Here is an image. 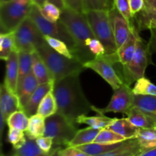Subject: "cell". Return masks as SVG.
Here are the masks:
<instances>
[{"label":"cell","instance_id":"cell-1","mask_svg":"<svg viewBox=\"0 0 156 156\" xmlns=\"http://www.w3.org/2000/svg\"><path fill=\"white\" fill-rule=\"evenodd\" d=\"M79 75L80 73H76L55 81L53 88L57 103V113L74 123L79 116L87 115L92 106L84 94Z\"/></svg>","mask_w":156,"mask_h":156},{"label":"cell","instance_id":"cell-2","mask_svg":"<svg viewBox=\"0 0 156 156\" xmlns=\"http://www.w3.org/2000/svg\"><path fill=\"white\" fill-rule=\"evenodd\" d=\"M60 20L73 37L76 44L73 53L75 58L85 64L92 60L95 56L89 50L90 43L95 37L83 12H79L66 7L61 11Z\"/></svg>","mask_w":156,"mask_h":156},{"label":"cell","instance_id":"cell-3","mask_svg":"<svg viewBox=\"0 0 156 156\" xmlns=\"http://www.w3.org/2000/svg\"><path fill=\"white\" fill-rule=\"evenodd\" d=\"M37 52L47 65L54 82L70 75L81 73L86 69L76 58L69 59L58 53L46 41L38 47Z\"/></svg>","mask_w":156,"mask_h":156},{"label":"cell","instance_id":"cell-4","mask_svg":"<svg viewBox=\"0 0 156 156\" xmlns=\"http://www.w3.org/2000/svg\"><path fill=\"white\" fill-rule=\"evenodd\" d=\"M152 54L148 43L138 37L136 48L132 60L126 66L121 67L118 74L125 85L130 86L138 79L144 77L145 71L148 66L152 63Z\"/></svg>","mask_w":156,"mask_h":156},{"label":"cell","instance_id":"cell-5","mask_svg":"<svg viewBox=\"0 0 156 156\" xmlns=\"http://www.w3.org/2000/svg\"><path fill=\"white\" fill-rule=\"evenodd\" d=\"M95 37L102 43L107 55H114L118 50L110 23L108 11H89L85 13Z\"/></svg>","mask_w":156,"mask_h":156},{"label":"cell","instance_id":"cell-6","mask_svg":"<svg viewBox=\"0 0 156 156\" xmlns=\"http://www.w3.org/2000/svg\"><path fill=\"white\" fill-rule=\"evenodd\" d=\"M28 17L33 21L43 35H49L64 41L73 54L75 53L76 50V42L60 20L56 23L48 21L41 13L39 7L32 3L30 5Z\"/></svg>","mask_w":156,"mask_h":156},{"label":"cell","instance_id":"cell-7","mask_svg":"<svg viewBox=\"0 0 156 156\" xmlns=\"http://www.w3.org/2000/svg\"><path fill=\"white\" fill-rule=\"evenodd\" d=\"M45 136L51 137L56 146L68 147L79 129L75 123L58 113L46 118Z\"/></svg>","mask_w":156,"mask_h":156},{"label":"cell","instance_id":"cell-8","mask_svg":"<svg viewBox=\"0 0 156 156\" xmlns=\"http://www.w3.org/2000/svg\"><path fill=\"white\" fill-rule=\"evenodd\" d=\"M30 5L21 4L15 0L0 2L1 33L14 32L28 16Z\"/></svg>","mask_w":156,"mask_h":156},{"label":"cell","instance_id":"cell-9","mask_svg":"<svg viewBox=\"0 0 156 156\" xmlns=\"http://www.w3.org/2000/svg\"><path fill=\"white\" fill-rule=\"evenodd\" d=\"M16 51L34 53L45 41L44 35L28 16L14 31Z\"/></svg>","mask_w":156,"mask_h":156},{"label":"cell","instance_id":"cell-10","mask_svg":"<svg viewBox=\"0 0 156 156\" xmlns=\"http://www.w3.org/2000/svg\"><path fill=\"white\" fill-rule=\"evenodd\" d=\"M133 98L134 94L130 86L123 84L120 88L114 90L108 106L105 108H98L92 105L91 111H94L99 115H105L109 112L122 113L126 115L133 108Z\"/></svg>","mask_w":156,"mask_h":156},{"label":"cell","instance_id":"cell-11","mask_svg":"<svg viewBox=\"0 0 156 156\" xmlns=\"http://www.w3.org/2000/svg\"><path fill=\"white\" fill-rule=\"evenodd\" d=\"M86 69H90L100 75L108 84L112 89L116 90L123 85V82L114 69V65L106 55L95 57L92 60L84 64Z\"/></svg>","mask_w":156,"mask_h":156},{"label":"cell","instance_id":"cell-12","mask_svg":"<svg viewBox=\"0 0 156 156\" xmlns=\"http://www.w3.org/2000/svg\"><path fill=\"white\" fill-rule=\"evenodd\" d=\"M20 104L18 95L12 93L2 83L0 86V128L1 136H2L5 124L8 119L15 111H20Z\"/></svg>","mask_w":156,"mask_h":156},{"label":"cell","instance_id":"cell-13","mask_svg":"<svg viewBox=\"0 0 156 156\" xmlns=\"http://www.w3.org/2000/svg\"><path fill=\"white\" fill-rule=\"evenodd\" d=\"M110 23L118 49L126 42L131 31L130 23L114 6L108 11Z\"/></svg>","mask_w":156,"mask_h":156},{"label":"cell","instance_id":"cell-14","mask_svg":"<svg viewBox=\"0 0 156 156\" xmlns=\"http://www.w3.org/2000/svg\"><path fill=\"white\" fill-rule=\"evenodd\" d=\"M131 31L126 42L118 49L117 53V64H120L121 67L126 66L132 60L136 48V42L138 37L140 36V31L134 23L130 21Z\"/></svg>","mask_w":156,"mask_h":156},{"label":"cell","instance_id":"cell-15","mask_svg":"<svg viewBox=\"0 0 156 156\" xmlns=\"http://www.w3.org/2000/svg\"><path fill=\"white\" fill-rule=\"evenodd\" d=\"M18 75H19V62L18 53L14 51L5 61V76L4 82L6 87L14 94H17Z\"/></svg>","mask_w":156,"mask_h":156},{"label":"cell","instance_id":"cell-16","mask_svg":"<svg viewBox=\"0 0 156 156\" xmlns=\"http://www.w3.org/2000/svg\"><path fill=\"white\" fill-rule=\"evenodd\" d=\"M53 84H54V82H50L40 84L38 85V87L36 88L34 92L33 93L31 97L30 98L28 101L22 109V111L27 114V117H30L31 116L37 114L40 104L44 98V97L50 91L53 90Z\"/></svg>","mask_w":156,"mask_h":156},{"label":"cell","instance_id":"cell-17","mask_svg":"<svg viewBox=\"0 0 156 156\" xmlns=\"http://www.w3.org/2000/svg\"><path fill=\"white\" fill-rule=\"evenodd\" d=\"M131 21L140 32L156 28V10L145 3L143 10L133 16Z\"/></svg>","mask_w":156,"mask_h":156},{"label":"cell","instance_id":"cell-18","mask_svg":"<svg viewBox=\"0 0 156 156\" xmlns=\"http://www.w3.org/2000/svg\"><path fill=\"white\" fill-rule=\"evenodd\" d=\"M39 85L40 84L37 79L32 72L25 78L21 85L18 87V90H17V95H18V100H19L21 111H22L24 105L27 104V102L28 101L30 98L31 97V95Z\"/></svg>","mask_w":156,"mask_h":156},{"label":"cell","instance_id":"cell-19","mask_svg":"<svg viewBox=\"0 0 156 156\" xmlns=\"http://www.w3.org/2000/svg\"><path fill=\"white\" fill-rule=\"evenodd\" d=\"M143 152L136 138L126 140L116 149L96 156H139Z\"/></svg>","mask_w":156,"mask_h":156},{"label":"cell","instance_id":"cell-20","mask_svg":"<svg viewBox=\"0 0 156 156\" xmlns=\"http://www.w3.org/2000/svg\"><path fill=\"white\" fill-rule=\"evenodd\" d=\"M107 128L120 134V136L124 137L126 140L136 138L137 134H138L139 130L140 129V128L134 126L128 120V118H116L115 120L112 123V124H111Z\"/></svg>","mask_w":156,"mask_h":156},{"label":"cell","instance_id":"cell-21","mask_svg":"<svg viewBox=\"0 0 156 156\" xmlns=\"http://www.w3.org/2000/svg\"><path fill=\"white\" fill-rule=\"evenodd\" d=\"M32 56H33L32 72L37 79L39 84L54 82L50 70L48 69L47 65L41 57L39 53L35 51L32 53Z\"/></svg>","mask_w":156,"mask_h":156},{"label":"cell","instance_id":"cell-22","mask_svg":"<svg viewBox=\"0 0 156 156\" xmlns=\"http://www.w3.org/2000/svg\"><path fill=\"white\" fill-rule=\"evenodd\" d=\"M127 118L133 124L138 128L155 127V121L152 117L136 107H133L127 114Z\"/></svg>","mask_w":156,"mask_h":156},{"label":"cell","instance_id":"cell-23","mask_svg":"<svg viewBox=\"0 0 156 156\" xmlns=\"http://www.w3.org/2000/svg\"><path fill=\"white\" fill-rule=\"evenodd\" d=\"M133 107H136L140 109L146 114L152 117L155 121L156 95H136L134 94Z\"/></svg>","mask_w":156,"mask_h":156},{"label":"cell","instance_id":"cell-24","mask_svg":"<svg viewBox=\"0 0 156 156\" xmlns=\"http://www.w3.org/2000/svg\"><path fill=\"white\" fill-rule=\"evenodd\" d=\"M45 120L44 117L37 114L29 117L28 127L24 132L26 136L28 139L34 140L44 136L46 129Z\"/></svg>","mask_w":156,"mask_h":156},{"label":"cell","instance_id":"cell-25","mask_svg":"<svg viewBox=\"0 0 156 156\" xmlns=\"http://www.w3.org/2000/svg\"><path fill=\"white\" fill-rule=\"evenodd\" d=\"M101 130V129H95L91 126H88V127L82 129H79L77 133L76 134L73 140L70 142L68 146L77 147V146H82V145L94 143Z\"/></svg>","mask_w":156,"mask_h":156},{"label":"cell","instance_id":"cell-26","mask_svg":"<svg viewBox=\"0 0 156 156\" xmlns=\"http://www.w3.org/2000/svg\"><path fill=\"white\" fill-rule=\"evenodd\" d=\"M116 118H110L105 115H99L95 117H88L86 114L81 115L76 119V123L86 124L95 129H102L108 127Z\"/></svg>","mask_w":156,"mask_h":156},{"label":"cell","instance_id":"cell-27","mask_svg":"<svg viewBox=\"0 0 156 156\" xmlns=\"http://www.w3.org/2000/svg\"><path fill=\"white\" fill-rule=\"evenodd\" d=\"M18 62H19V75H18V88L21 85L25 78L32 73L33 56L32 53L25 51H18Z\"/></svg>","mask_w":156,"mask_h":156},{"label":"cell","instance_id":"cell-28","mask_svg":"<svg viewBox=\"0 0 156 156\" xmlns=\"http://www.w3.org/2000/svg\"><path fill=\"white\" fill-rule=\"evenodd\" d=\"M143 152L156 147L155 128H140L136 136Z\"/></svg>","mask_w":156,"mask_h":156},{"label":"cell","instance_id":"cell-29","mask_svg":"<svg viewBox=\"0 0 156 156\" xmlns=\"http://www.w3.org/2000/svg\"><path fill=\"white\" fill-rule=\"evenodd\" d=\"M57 103H56V98H55L53 90H52L44 97L42 101L41 102L37 114L46 119L47 117L54 115L55 114L57 113Z\"/></svg>","mask_w":156,"mask_h":156},{"label":"cell","instance_id":"cell-30","mask_svg":"<svg viewBox=\"0 0 156 156\" xmlns=\"http://www.w3.org/2000/svg\"><path fill=\"white\" fill-rule=\"evenodd\" d=\"M16 51L14 32L0 34V59L6 61L11 53Z\"/></svg>","mask_w":156,"mask_h":156},{"label":"cell","instance_id":"cell-31","mask_svg":"<svg viewBox=\"0 0 156 156\" xmlns=\"http://www.w3.org/2000/svg\"><path fill=\"white\" fill-rule=\"evenodd\" d=\"M123 142L114 144H101V143H92L86 145H82V146H77L78 149L83 151L86 154L90 156H96L105 154L106 152H110L113 149H116L122 144Z\"/></svg>","mask_w":156,"mask_h":156},{"label":"cell","instance_id":"cell-32","mask_svg":"<svg viewBox=\"0 0 156 156\" xmlns=\"http://www.w3.org/2000/svg\"><path fill=\"white\" fill-rule=\"evenodd\" d=\"M115 0H82L83 13L89 11H110L115 6Z\"/></svg>","mask_w":156,"mask_h":156},{"label":"cell","instance_id":"cell-33","mask_svg":"<svg viewBox=\"0 0 156 156\" xmlns=\"http://www.w3.org/2000/svg\"><path fill=\"white\" fill-rule=\"evenodd\" d=\"M7 124L9 127L15 128L25 132L28 127L29 117L23 111H17L9 117Z\"/></svg>","mask_w":156,"mask_h":156},{"label":"cell","instance_id":"cell-34","mask_svg":"<svg viewBox=\"0 0 156 156\" xmlns=\"http://www.w3.org/2000/svg\"><path fill=\"white\" fill-rule=\"evenodd\" d=\"M132 90L136 95H156V85L145 77L138 79Z\"/></svg>","mask_w":156,"mask_h":156},{"label":"cell","instance_id":"cell-35","mask_svg":"<svg viewBox=\"0 0 156 156\" xmlns=\"http://www.w3.org/2000/svg\"><path fill=\"white\" fill-rule=\"evenodd\" d=\"M15 155L16 156H50V154L43 152L34 140H30L27 137L25 145L21 149H17Z\"/></svg>","mask_w":156,"mask_h":156},{"label":"cell","instance_id":"cell-36","mask_svg":"<svg viewBox=\"0 0 156 156\" xmlns=\"http://www.w3.org/2000/svg\"><path fill=\"white\" fill-rule=\"evenodd\" d=\"M44 38L47 44L58 53L62 55V56H65L66 57L69 58V59L75 58L70 49L69 48L67 44L64 41H61L58 38L49 36V35H44Z\"/></svg>","mask_w":156,"mask_h":156},{"label":"cell","instance_id":"cell-37","mask_svg":"<svg viewBox=\"0 0 156 156\" xmlns=\"http://www.w3.org/2000/svg\"><path fill=\"white\" fill-rule=\"evenodd\" d=\"M125 140H126V139L120 134L108 128H105L100 131L94 143H101V144H114Z\"/></svg>","mask_w":156,"mask_h":156},{"label":"cell","instance_id":"cell-38","mask_svg":"<svg viewBox=\"0 0 156 156\" xmlns=\"http://www.w3.org/2000/svg\"><path fill=\"white\" fill-rule=\"evenodd\" d=\"M8 141L12 145L15 150L21 149L25 145L27 142V136L25 133L15 128L9 127L8 133Z\"/></svg>","mask_w":156,"mask_h":156},{"label":"cell","instance_id":"cell-39","mask_svg":"<svg viewBox=\"0 0 156 156\" xmlns=\"http://www.w3.org/2000/svg\"><path fill=\"white\" fill-rule=\"evenodd\" d=\"M39 9L43 16L51 22L56 23L60 19L61 10L57 6L49 2H46L44 5L39 7Z\"/></svg>","mask_w":156,"mask_h":156},{"label":"cell","instance_id":"cell-40","mask_svg":"<svg viewBox=\"0 0 156 156\" xmlns=\"http://www.w3.org/2000/svg\"><path fill=\"white\" fill-rule=\"evenodd\" d=\"M114 4L119 12L130 23L133 15L131 13L130 8H129V0H115Z\"/></svg>","mask_w":156,"mask_h":156},{"label":"cell","instance_id":"cell-41","mask_svg":"<svg viewBox=\"0 0 156 156\" xmlns=\"http://www.w3.org/2000/svg\"><path fill=\"white\" fill-rule=\"evenodd\" d=\"M35 141H36L37 146H39V148L43 152L47 154L51 153L53 149V146L54 145L53 144V140L51 137L44 136L37 139Z\"/></svg>","mask_w":156,"mask_h":156},{"label":"cell","instance_id":"cell-42","mask_svg":"<svg viewBox=\"0 0 156 156\" xmlns=\"http://www.w3.org/2000/svg\"><path fill=\"white\" fill-rule=\"evenodd\" d=\"M59 156H90L77 147L68 146L65 149H61L59 152Z\"/></svg>","mask_w":156,"mask_h":156},{"label":"cell","instance_id":"cell-43","mask_svg":"<svg viewBox=\"0 0 156 156\" xmlns=\"http://www.w3.org/2000/svg\"><path fill=\"white\" fill-rule=\"evenodd\" d=\"M145 6V0H129V8L133 16L143 10Z\"/></svg>","mask_w":156,"mask_h":156},{"label":"cell","instance_id":"cell-44","mask_svg":"<svg viewBox=\"0 0 156 156\" xmlns=\"http://www.w3.org/2000/svg\"><path fill=\"white\" fill-rule=\"evenodd\" d=\"M66 7L79 12H83L82 9V0H64Z\"/></svg>","mask_w":156,"mask_h":156},{"label":"cell","instance_id":"cell-45","mask_svg":"<svg viewBox=\"0 0 156 156\" xmlns=\"http://www.w3.org/2000/svg\"><path fill=\"white\" fill-rule=\"evenodd\" d=\"M150 33L151 36L148 44H149L151 52L153 53H156V28L151 29Z\"/></svg>","mask_w":156,"mask_h":156},{"label":"cell","instance_id":"cell-46","mask_svg":"<svg viewBox=\"0 0 156 156\" xmlns=\"http://www.w3.org/2000/svg\"><path fill=\"white\" fill-rule=\"evenodd\" d=\"M47 2H49L52 3V4L57 6L61 11L63 10V9L66 8V5H65V2H64V0H47Z\"/></svg>","mask_w":156,"mask_h":156},{"label":"cell","instance_id":"cell-47","mask_svg":"<svg viewBox=\"0 0 156 156\" xmlns=\"http://www.w3.org/2000/svg\"><path fill=\"white\" fill-rule=\"evenodd\" d=\"M139 156H156V147L143 152Z\"/></svg>","mask_w":156,"mask_h":156},{"label":"cell","instance_id":"cell-48","mask_svg":"<svg viewBox=\"0 0 156 156\" xmlns=\"http://www.w3.org/2000/svg\"><path fill=\"white\" fill-rule=\"evenodd\" d=\"M46 2H47V0H30V3L36 5L38 7H41V6L44 5Z\"/></svg>","mask_w":156,"mask_h":156},{"label":"cell","instance_id":"cell-49","mask_svg":"<svg viewBox=\"0 0 156 156\" xmlns=\"http://www.w3.org/2000/svg\"><path fill=\"white\" fill-rule=\"evenodd\" d=\"M145 3L156 10V0H145Z\"/></svg>","mask_w":156,"mask_h":156},{"label":"cell","instance_id":"cell-50","mask_svg":"<svg viewBox=\"0 0 156 156\" xmlns=\"http://www.w3.org/2000/svg\"><path fill=\"white\" fill-rule=\"evenodd\" d=\"M61 149V146H56L55 148H53V151L50 153V156H59V152Z\"/></svg>","mask_w":156,"mask_h":156},{"label":"cell","instance_id":"cell-51","mask_svg":"<svg viewBox=\"0 0 156 156\" xmlns=\"http://www.w3.org/2000/svg\"><path fill=\"white\" fill-rule=\"evenodd\" d=\"M15 1L18 2L21 4H27V3L30 2V0H15Z\"/></svg>","mask_w":156,"mask_h":156},{"label":"cell","instance_id":"cell-52","mask_svg":"<svg viewBox=\"0 0 156 156\" xmlns=\"http://www.w3.org/2000/svg\"><path fill=\"white\" fill-rule=\"evenodd\" d=\"M154 128H155V133H156V123L155 124V127H154Z\"/></svg>","mask_w":156,"mask_h":156},{"label":"cell","instance_id":"cell-53","mask_svg":"<svg viewBox=\"0 0 156 156\" xmlns=\"http://www.w3.org/2000/svg\"><path fill=\"white\" fill-rule=\"evenodd\" d=\"M4 1H9V0H1V2H4Z\"/></svg>","mask_w":156,"mask_h":156},{"label":"cell","instance_id":"cell-54","mask_svg":"<svg viewBox=\"0 0 156 156\" xmlns=\"http://www.w3.org/2000/svg\"><path fill=\"white\" fill-rule=\"evenodd\" d=\"M13 156H16V155H13Z\"/></svg>","mask_w":156,"mask_h":156},{"label":"cell","instance_id":"cell-55","mask_svg":"<svg viewBox=\"0 0 156 156\" xmlns=\"http://www.w3.org/2000/svg\"><path fill=\"white\" fill-rule=\"evenodd\" d=\"M155 121H156V117H155Z\"/></svg>","mask_w":156,"mask_h":156}]
</instances>
